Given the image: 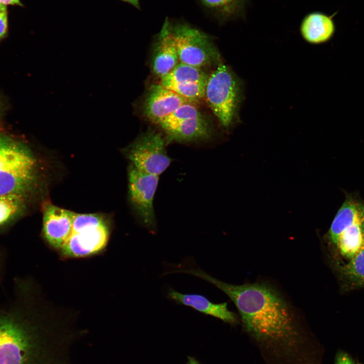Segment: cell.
Masks as SVG:
<instances>
[{"instance_id": "obj_1", "label": "cell", "mask_w": 364, "mask_h": 364, "mask_svg": "<svg viewBox=\"0 0 364 364\" xmlns=\"http://www.w3.org/2000/svg\"><path fill=\"white\" fill-rule=\"evenodd\" d=\"M179 272L203 279L224 292L236 305L246 330L256 338L280 340L296 335L292 311L271 286L260 283H225L205 272L191 258L182 262Z\"/></svg>"}, {"instance_id": "obj_2", "label": "cell", "mask_w": 364, "mask_h": 364, "mask_svg": "<svg viewBox=\"0 0 364 364\" xmlns=\"http://www.w3.org/2000/svg\"><path fill=\"white\" fill-rule=\"evenodd\" d=\"M68 345L15 317L0 316V364H70Z\"/></svg>"}, {"instance_id": "obj_3", "label": "cell", "mask_w": 364, "mask_h": 364, "mask_svg": "<svg viewBox=\"0 0 364 364\" xmlns=\"http://www.w3.org/2000/svg\"><path fill=\"white\" fill-rule=\"evenodd\" d=\"M37 179V161L27 146L0 134V195L28 197Z\"/></svg>"}, {"instance_id": "obj_4", "label": "cell", "mask_w": 364, "mask_h": 364, "mask_svg": "<svg viewBox=\"0 0 364 364\" xmlns=\"http://www.w3.org/2000/svg\"><path fill=\"white\" fill-rule=\"evenodd\" d=\"M204 98L221 125L229 128L236 120L242 100L241 82L221 62L209 74Z\"/></svg>"}, {"instance_id": "obj_5", "label": "cell", "mask_w": 364, "mask_h": 364, "mask_svg": "<svg viewBox=\"0 0 364 364\" xmlns=\"http://www.w3.org/2000/svg\"><path fill=\"white\" fill-rule=\"evenodd\" d=\"M109 237V224L102 215L75 213L71 234L59 250L68 257L89 256L102 250Z\"/></svg>"}, {"instance_id": "obj_6", "label": "cell", "mask_w": 364, "mask_h": 364, "mask_svg": "<svg viewBox=\"0 0 364 364\" xmlns=\"http://www.w3.org/2000/svg\"><path fill=\"white\" fill-rule=\"evenodd\" d=\"M168 25L179 62L203 69L221 62L217 49L206 33L187 24L168 20Z\"/></svg>"}, {"instance_id": "obj_7", "label": "cell", "mask_w": 364, "mask_h": 364, "mask_svg": "<svg viewBox=\"0 0 364 364\" xmlns=\"http://www.w3.org/2000/svg\"><path fill=\"white\" fill-rule=\"evenodd\" d=\"M166 143L161 133L150 128L141 133L123 151L136 168L147 173L159 175L171 162L166 151Z\"/></svg>"}, {"instance_id": "obj_8", "label": "cell", "mask_w": 364, "mask_h": 364, "mask_svg": "<svg viewBox=\"0 0 364 364\" xmlns=\"http://www.w3.org/2000/svg\"><path fill=\"white\" fill-rule=\"evenodd\" d=\"M130 202L142 223L150 231L156 228L153 199L158 184V175L149 174L132 164L128 170Z\"/></svg>"}, {"instance_id": "obj_9", "label": "cell", "mask_w": 364, "mask_h": 364, "mask_svg": "<svg viewBox=\"0 0 364 364\" xmlns=\"http://www.w3.org/2000/svg\"><path fill=\"white\" fill-rule=\"evenodd\" d=\"M193 101L184 98L158 83L148 89L143 100L141 111L146 119L158 125L181 105Z\"/></svg>"}, {"instance_id": "obj_10", "label": "cell", "mask_w": 364, "mask_h": 364, "mask_svg": "<svg viewBox=\"0 0 364 364\" xmlns=\"http://www.w3.org/2000/svg\"><path fill=\"white\" fill-rule=\"evenodd\" d=\"M42 232L49 244L60 250L71 234L75 212L50 202L42 206Z\"/></svg>"}, {"instance_id": "obj_11", "label": "cell", "mask_w": 364, "mask_h": 364, "mask_svg": "<svg viewBox=\"0 0 364 364\" xmlns=\"http://www.w3.org/2000/svg\"><path fill=\"white\" fill-rule=\"evenodd\" d=\"M179 62L176 48L170 31L168 19L166 18L153 44L152 70L157 77L161 79Z\"/></svg>"}, {"instance_id": "obj_12", "label": "cell", "mask_w": 364, "mask_h": 364, "mask_svg": "<svg viewBox=\"0 0 364 364\" xmlns=\"http://www.w3.org/2000/svg\"><path fill=\"white\" fill-rule=\"evenodd\" d=\"M167 298L178 304L189 306L207 315L217 318L224 322L235 324L237 322L236 314L230 311L228 303H215L199 294H184L169 288Z\"/></svg>"}, {"instance_id": "obj_13", "label": "cell", "mask_w": 364, "mask_h": 364, "mask_svg": "<svg viewBox=\"0 0 364 364\" xmlns=\"http://www.w3.org/2000/svg\"><path fill=\"white\" fill-rule=\"evenodd\" d=\"M167 143L171 141L187 143L206 140L212 135L209 122L202 116L180 121L163 129Z\"/></svg>"}, {"instance_id": "obj_14", "label": "cell", "mask_w": 364, "mask_h": 364, "mask_svg": "<svg viewBox=\"0 0 364 364\" xmlns=\"http://www.w3.org/2000/svg\"><path fill=\"white\" fill-rule=\"evenodd\" d=\"M341 291L345 292L364 288V247L348 262H333Z\"/></svg>"}, {"instance_id": "obj_15", "label": "cell", "mask_w": 364, "mask_h": 364, "mask_svg": "<svg viewBox=\"0 0 364 364\" xmlns=\"http://www.w3.org/2000/svg\"><path fill=\"white\" fill-rule=\"evenodd\" d=\"M364 216V202L348 197L336 213L328 232V238L335 245L343 230L354 221Z\"/></svg>"}, {"instance_id": "obj_16", "label": "cell", "mask_w": 364, "mask_h": 364, "mask_svg": "<svg viewBox=\"0 0 364 364\" xmlns=\"http://www.w3.org/2000/svg\"><path fill=\"white\" fill-rule=\"evenodd\" d=\"M331 18L321 13H312L303 20L301 32L303 38L312 43H320L329 39L334 32Z\"/></svg>"}, {"instance_id": "obj_17", "label": "cell", "mask_w": 364, "mask_h": 364, "mask_svg": "<svg viewBox=\"0 0 364 364\" xmlns=\"http://www.w3.org/2000/svg\"><path fill=\"white\" fill-rule=\"evenodd\" d=\"M341 255L350 259L364 247V217L346 226L335 245Z\"/></svg>"}, {"instance_id": "obj_18", "label": "cell", "mask_w": 364, "mask_h": 364, "mask_svg": "<svg viewBox=\"0 0 364 364\" xmlns=\"http://www.w3.org/2000/svg\"><path fill=\"white\" fill-rule=\"evenodd\" d=\"M208 76L202 68L179 62L168 74L160 79L159 83L207 82Z\"/></svg>"}, {"instance_id": "obj_19", "label": "cell", "mask_w": 364, "mask_h": 364, "mask_svg": "<svg viewBox=\"0 0 364 364\" xmlns=\"http://www.w3.org/2000/svg\"><path fill=\"white\" fill-rule=\"evenodd\" d=\"M27 197L19 194L0 195V226L23 213Z\"/></svg>"}, {"instance_id": "obj_20", "label": "cell", "mask_w": 364, "mask_h": 364, "mask_svg": "<svg viewBox=\"0 0 364 364\" xmlns=\"http://www.w3.org/2000/svg\"><path fill=\"white\" fill-rule=\"evenodd\" d=\"M202 116L203 115L197 106L196 102H190L181 105L158 125L163 129L185 120Z\"/></svg>"}, {"instance_id": "obj_21", "label": "cell", "mask_w": 364, "mask_h": 364, "mask_svg": "<svg viewBox=\"0 0 364 364\" xmlns=\"http://www.w3.org/2000/svg\"><path fill=\"white\" fill-rule=\"evenodd\" d=\"M206 83H166L161 84L186 99L191 101L197 102L204 98Z\"/></svg>"}, {"instance_id": "obj_22", "label": "cell", "mask_w": 364, "mask_h": 364, "mask_svg": "<svg viewBox=\"0 0 364 364\" xmlns=\"http://www.w3.org/2000/svg\"><path fill=\"white\" fill-rule=\"evenodd\" d=\"M201 1L206 7L223 12L229 10L237 0H201Z\"/></svg>"}, {"instance_id": "obj_23", "label": "cell", "mask_w": 364, "mask_h": 364, "mask_svg": "<svg viewBox=\"0 0 364 364\" xmlns=\"http://www.w3.org/2000/svg\"><path fill=\"white\" fill-rule=\"evenodd\" d=\"M8 31V11L6 5L0 3V40Z\"/></svg>"}, {"instance_id": "obj_24", "label": "cell", "mask_w": 364, "mask_h": 364, "mask_svg": "<svg viewBox=\"0 0 364 364\" xmlns=\"http://www.w3.org/2000/svg\"><path fill=\"white\" fill-rule=\"evenodd\" d=\"M0 3L4 5H11L23 6L20 0H0Z\"/></svg>"}, {"instance_id": "obj_25", "label": "cell", "mask_w": 364, "mask_h": 364, "mask_svg": "<svg viewBox=\"0 0 364 364\" xmlns=\"http://www.w3.org/2000/svg\"><path fill=\"white\" fill-rule=\"evenodd\" d=\"M122 1L128 3L137 9H140L139 0H121Z\"/></svg>"}, {"instance_id": "obj_26", "label": "cell", "mask_w": 364, "mask_h": 364, "mask_svg": "<svg viewBox=\"0 0 364 364\" xmlns=\"http://www.w3.org/2000/svg\"><path fill=\"white\" fill-rule=\"evenodd\" d=\"M186 364H200L195 358L189 356Z\"/></svg>"}, {"instance_id": "obj_27", "label": "cell", "mask_w": 364, "mask_h": 364, "mask_svg": "<svg viewBox=\"0 0 364 364\" xmlns=\"http://www.w3.org/2000/svg\"><path fill=\"white\" fill-rule=\"evenodd\" d=\"M4 105L2 101L0 100V123L1 122L2 118L4 113Z\"/></svg>"}]
</instances>
